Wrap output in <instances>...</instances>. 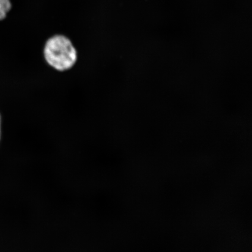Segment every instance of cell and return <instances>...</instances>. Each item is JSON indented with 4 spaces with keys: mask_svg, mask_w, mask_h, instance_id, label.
Instances as JSON below:
<instances>
[{
    "mask_svg": "<svg viewBox=\"0 0 252 252\" xmlns=\"http://www.w3.org/2000/svg\"><path fill=\"white\" fill-rule=\"evenodd\" d=\"M12 8L11 0H0V21L7 17Z\"/></svg>",
    "mask_w": 252,
    "mask_h": 252,
    "instance_id": "7a4b0ae2",
    "label": "cell"
},
{
    "mask_svg": "<svg viewBox=\"0 0 252 252\" xmlns=\"http://www.w3.org/2000/svg\"><path fill=\"white\" fill-rule=\"evenodd\" d=\"M0 138H1V116H0Z\"/></svg>",
    "mask_w": 252,
    "mask_h": 252,
    "instance_id": "3957f363",
    "label": "cell"
},
{
    "mask_svg": "<svg viewBox=\"0 0 252 252\" xmlns=\"http://www.w3.org/2000/svg\"><path fill=\"white\" fill-rule=\"evenodd\" d=\"M43 56L47 64L59 71L70 70L77 61L78 54L73 43L64 34H55L46 40Z\"/></svg>",
    "mask_w": 252,
    "mask_h": 252,
    "instance_id": "6da1fadb",
    "label": "cell"
}]
</instances>
